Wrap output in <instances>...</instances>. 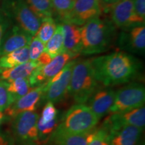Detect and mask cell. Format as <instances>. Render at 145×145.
Listing matches in <instances>:
<instances>
[{
	"instance_id": "8992f818",
	"label": "cell",
	"mask_w": 145,
	"mask_h": 145,
	"mask_svg": "<svg viewBox=\"0 0 145 145\" xmlns=\"http://www.w3.org/2000/svg\"><path fill=\"white\" fill-rule=\"evenodd\" d=\"M39 118L35 112H24L12 119L11 134L15 145H40L37 128Z\"/></svg>"
},
{
	"instance_id": "6da1fadb",
	"label": "cell",
	"mask_w": 145,
	"mask_h": 145,
	"mask_svg": "<svg viewBox=\"0 0 145 145\" xmlns=\"http://www.w3.org/2000/svg\"><path fill=\"white\" fill-rule=\"evenodd\" d=\"M91 62L97 82L104 87L130 82L137 77L141 67L137 58L124 51L93 58Z\"/></svg>"
},
{
	"instance_id": "30bf717a",
	"label": "cell",
	"mask_w": 145,
	"mask_h": 145,
	"mask_svg": "<svg viewBox=\"0 0 145 145\" xmlns=\"http://www.w3.org/2000/svg\"><path fill=\"white\" fill-rule=\"evenodd\" d=\"M111 18L114 26L124 30L144 24V20L136 14L133 0H120L112 5Z\"/></svg>"
},
{
	"instance_id": "52a82bcc",
	"label": "cell",
	"mask_w": 145,
	"mask_h": 145,
	"mask_svg": "<svg viewBox=\"0 0 145 145\" xmlns=\"http://www.w3.org/2000/svg\"><path fill=\"white\" fill-rule=\"evenodd\" d=\"M145 88L140 83H131L115 91L113 105L109 114L128 112L144 106Z\"/></svg>"
},
{
	"instance_id": "ba28073f",
	"label": "cell",
	"mask_w": 145,
	"mask_h": 145,
	"mask_svg": "<svg viewBox=\"0 0 145 145\" xmlns=\"http://www.w3.org/2000/svg\"><path fill=\"white\" fill-rule=\"evenodd\" d=\"M76 60L71 61L59 72L44 85L43 101L57 104L68 93L72 70Z\"/></svg>"
},
{
	"instance_id": "9c48e42d",
	"label": "cell",
	"mask_w": 145,
	"mask_h": 145,
	"mask_svg": "<svg viewBox=\"0 0 145 145\" xmlns=\"http://www.w3.org/2000/svg\"><path fill=\"white\" fill-rule=\"evenodd\" d=\"M74 59L67 52H62L52 59L50 63L39 66L28 78L32 88L43 86L59 72L67 63Z\"/></svg>"
},
{
	"instance_id": "1f68e13d",
	"label": "cell",
	"mask_w": 145,
	"mask_h": 145,
	"mask_svg": "<svg viewBox=\"0 0 145 145\" xmlns=\"http://www.w3.org/2000/svg\"><path fill=\"white\" fill-rule=\"evenodd\" d=\"M11 24H12V22L10 20L3 14V12L0 9V44H1L3 34L10 28Z\"/></svg>"
},
{
	"instance_id": "3957f363",
	"label": "cell",
	"mask_w": 145,
	"mask_h": 145,
	"mask_svg": "<svg viewBox=\"0 0 145 145\" xmlns=\"http://www.w3.org/2000/svg\"><path fill=\"white\" fill-rule=\"evenodd\" d=\"M99 120L86 104H77L64 114L50 140L65 136L88 133L95 129Z\"/></svg>"
},
{
	"instance_id": "d6a6232c",
	"label": "cell",
	"mask_w": 145,
	"mask_h": 145,
	"mask_svg": "<svg viewBox=\"0 0 145 145\" xmlns=\"http://www.w3.org/2000/svg\"><path fill=\"white\" fill-rule=\"evenodd\" d=\"M133 3L136 14L145 20V0H133Z\"/></svg>"
},
{
	"instance_id": "603a6c76",
	"label": "cell",
	"mask_w": 145,
	"mask_h": 145,
	"mask_svg": "<svg viewBox=\"0 0 145 145\" xmlns=\"http://www.w3.org/2000/svg\"><path fill=\"white\" fill-rule=\"evenodd\" d=\"M53 15L61 22L69 21L73 5V0H51Z\"/></svg>"
},
{
	"instance_id": "7a4b0ae2",
	"label": "cell",
	"mask_w": 145,
	"mask_h": 145,
	"mask_svg": "<svg viewBox=\"0 0 145 145\" xmlns=\"http://www.w3.org/2000/svg\"><path fill=\"white\" fill-rule=\"evenodd\" d=\"M116 38L113 23L100 17L90 20L81 27V50L83 55L99 54L108 50Z\"/></svg>"
},
{
	"instance_id": "8d00e7d4",
	"label": "cell",
	"mask_w": 145,
	"mask_h": 145,
	"mask_svg": "<svg viewBox=\"0 0 145 145\" xmlns=\"http://www.w3.org/2000/svg\"><path fill=\"white\" fill-rule=\"evenodd\" d=\"M5 120V117L4 114L3 112L0 111V127H1V124H3V122Z\"/></svg>"
},
{
	"instance_id": "f1b7e54d",
	"label": "cell",
	"mask_w": 145,
	"mask_h": 145,
	"mask_svg": "<svg viewBox=\"0 0 145 145\" xmlns=\"http://www.w3.org/2000/svg\"><path fill=\"white\" fill-rule=\"evenodd\" d=\"M28 46L30 61H37L40 55L44 51L45 44L36 36L32 38Z\"/></svg>"
},
{
	"instance_id": "ffe728a7",
	"label": "cell",
	"mask_w": 145,
	"mask_h": 145,
	"mask_svg": "<svg viewBox=\"0 0 145 145\" xmlns=\"http://www.w3.org/2000/svg\"><path fill=\"white\" fill-rule=\"evenodd\" d=\"M29 45L0 57V69H10L30 61Z\"/></svg>"
},
{
	"instance_id": "83f0119b",
	"label": "cell",
	"mask_w": 145,
	"mask_h": 145,
	"mask_svg": "<svg viewBox=\"0 0 145 145\" xmlns=\"http://www.w3.org/2000/svg\"><path fill=\"white\" fill-rule=\"evenodd\" d=\"M89 132L79 135L65 136L52 140L56 145H88V137Z\"/></svg>"
},
{
	"instance_id": "44dd1931",
	"label": "cell",
	"mask_w": 145,
	"mask_h": 145,
	"mask_svg": "<svg viewBox=\"0 0 145 145\" xmlns=\"http://www.w3.org/2000/svg\"><path fill=\"white\" fill-rule=\"evenodd\" d=\"M63 32L61 24H57V28L53 35L45 44L44 51L53 58L58 54L64 52L63 48Z\"/></svg>"
},
{
	"instance_id": "cb8c5ba5",
	"label": "cell",
	"mask_w": 145,
	"mask_h": 145,
	"mask_svg": "<svg viewBox=\"0 0 145 145\" xmlns=\"http://www.w3.org/2000/svg\"><path fill=\"white\" fill-rule=\"evenodd\" d=\"M30 9L41 20L43 18L52 17V10L51 0H25Z\"/></svg>"
},
{
	"instance_id": "484cf974",
	"label": "cell",
	"mask_w": 145,
	"mask_h": 145,
	"mask_svg": "<svg viewBox=\"0 0 145 145\" xmlns=\"http://www.w3.org/2000/svg\"><path fill=\"white\" fill-rule=\"evenodd\" d=\"M59 124V117H57L50 122H45L39 118L37 122V128L39 132V138L40 144L42 143H45L51 137L52 134Z\"/></svg>"
},
{
	"instance_id": "836d02e7",
	"label": "cell",
	"mask_w": 145,
	"mask_h": 145,
	"mask_svg": "<svg viewBox=\"0 0 145 145\" xmlns=\"http://www.w3.org/2000/svg\"><path fill=\"white\" fill-rule=\"evenodd\" d=\"M0 145H15L10 132L0 129Z\"/></svg>"
},
{
	"instance_id": "8fae6325",
	"label": "cell",
	"mask_w": 145,
	"mask_h": 145,
	"mask_svg": "<svg viewBox=\"0 0 145 145\" xmlns=\"http://www.w3.org/2000/svg\"><path fill=\"white\" fill-rule=\"evenodd\" d=\"M44 85L32 88L23 97L14 101L3 111L5 120L12 119L22 112H35L43 101Z\"/></svg>"
},
{
	"instance_id": "5bb4252c",
	"label": "cell",
	"mask_w": 145,
	"mask_h": 145,
	"mask_svg": "<svg viewBox=\"0 0 145 145\" xmlns=\"http://www.w3.org/2000/svg\"><path fill=\"white\" fill-rule=\"evenodd\" d=\"M33 36L18 25L10 26L1 40L0 44V57L23 47L28 46Z\"/></svg>"
},
{
	"instance_id": "4dcf8cb0",
	"label": "cell",
	"mask_w": 145,
	"mask_h": 145,
	"mask_svg": "<svg viewBox=\"0 0 145 145\" xmlns=\"http://www.w3.org/2000/svg\"><path fill=\"white\" fill-rule=\"evenodd\" d=\"M58 117V112L54 104L51 102H46L43 108L40 118L45 122H50Z\"/></svg>"
},
{
	"instance_id": "7402d4cb",
	"label": "cell",
	"mask_w": 145,
	"mask_h": 145,
	"mask_svg": "<svg viewBox=\"0 0 145 145\" xmlns=\"http://www.w3.org/2000/svg\"><path fill=\"white\" fill-rule=\"evenodd\" d=\"M8 83V91L13 102L28 93L32 88L28 78H21Z\"/></svg>"
},
{
	"instance_id": "277c9868",
	"label": "cell",
	"mask_w": 145,
	"mask_h": 145,
	"mask_svg": "<svg viewBox=\"0 0 145 145\" xmlns=\"http://www.w3.org/2000/svg\"><path fill=\"white\" fill-rule=\"evenodd\" d=\"M91 59L76 60L72 70L68 93L77 104H86L99 88Z\"/></svg>"
},
{
	"instance_id": "5b68a950",
	"label": "cell",
	"mask_w": 145,
	"mask_h": 145,
	"mask_svg": "<svg viewBox=\"0 0 145 145\" xmlns=\"http://www.w3.org/2000/svg\"><path fill=\"white\" fill-rule=\"evenodd\" d=\"M1 10L16 24L34 36L40 26L42 20L30 9L25 0H2Z\"/></svg>"
},
{
	"instance_id": "2e32d148",
	"label": "cell",
	"mask_w": 145,
	"mask_h": 145,
	"mask_svg": "<svg viewBox=\"0 0 145 145\" xmlns=\"http://www.w3.org/2000/svg\"><path fill=\"white\" fill-rule=\"evenodd\" d=\"M114 97L115 91L109 87L98 88L89 98L86 104L100 120L109 114L113 105Z\"/></svg>"
},
{
	"instance_id": "d4e9b609",
	"label": "cell",
	"mask_w": 145,
	"mask_h": 145,
	"mask_svg": "<svg viewBox=\"0 0 145 145\" xmlns=\"http://www.w3.org/2000/svg\"><path fill=\"white\" fill-rule=\"evenodd\" d=\"M57 28V24L52 17L43 18L40 26L34 36H36L45 44L55 32Z\"/></svg>"
},
{
	"instance_id": "7c38bea8",
	"label": "cell",
	"mask_w": 145,
	"mask_h": 145,
	"mask_svg": "<svg viewBox=\"0 0 145 145\" xmlns=\"http://www.w3.org/2000/svg\"><path fill=\"white\" fill-rule=\"evenodd\" d=\"M103 11L99 0H73V5L67 22L83 26L87 22L100 16Z\"/></svg>"
},
{
	"instance_id": "d590c367",
	"label": "cell",
	"mask_w": 145,
	"mask_h": 145,
	"mask_svg": "<svg viewBox=\"0 0 145 145\" xmlns=\"http://www.w3.org/2000/svg\"><path fill=\"white\" fill-rule=\"evenodd\" d=\"M101 2V4L102 5V8L104 5L108 6V8H110V6H112L114 4H116L117 2H118L120 0H99Z\"/></svg>"
},
{
	"instance_id": "f546056e",
	"label": "cell",
	"mask_w": 145,
	"mask_h": 145,
	"mask_svg": "<svg viewBox=\"0 0 145 145\" xmlns=\"http://www.w3.org/2000/svg\"><path fill=\"white\" fill-rule=\"evenodd\" d=\"M8 83L0 79V111L3 112L13 103L8 91Z\"/></svg>"
},
{
	"instance_id": "4fadbf2b",
	"label": "cell",
	"mask_w": 145,
	"mask_h": 145,
	"mask_svg": "<svg viewBox=\"0 0 145 145\" xmlns=\"http://www.w3.org/2000/svg\"><path fill=\"white\" fill-rule=\"evenodd\" d=\"M103 126L107 128L132 126L144 130L145 126L144 106L128 112L110 114V116L104 120Z\"/></svg>"
},
{
	"instance_id": "d6986e66",
	"label": "cell",
	"mask_w": 145,
	"mask_h": 145,
	"mask_svg": "<svg viewBox=\"0 0 145 145\" xmlns=\"http://www.w3.org/2000/svg\"><path fill=\"white\" fill-rule=\"evenodd\" d=\"M39 66L40 65L37 61L30 60L13 68L0 69V79L10 82L21 78H29Z\"/></svg>"
},
{
	"instance_id": "4316f807",
	"label": "cell",
	"mask_w": 145,
	"mask_h": 145,
	"mask_svg": "<svg viewBox=\"0 0 145 145\" xmlns=\"http://www.w3.org/2000/svg\"><path fill=\"white\" fill-rule=\"evenodd\" d=\"M88 145H110L108 130L102 126L97 129H93L89 133Z\"/></svg>"
},
{
	"instance_id": "ac0fdd59",
	"label": "cell",
	"mask_w": 145,
	"mask_h": 145,
	"mask_svg": "<svg viewBox=\"0 0 145 145\" xmlns=\"http://www.w3.org/2000/svg\"><path fill=\"white\" fill-rule=\"evenodd\" d=\"M122 44L130 52L142 55L145 50V27L138 25L130 29L128 34L122 36Z\"/></svg>"
},
{
	"instance_id": "e575fe53",
	"label": "cell",
	"mask_w": 145,
	"mask_h": 145,
	"mask_svg": "<svg viewBox=\"0 0 145 145\" xmlns=\"http://www.w3.org/2000/svg\"><path fill=\"white\" fill-rule=\"evenodd\" d=\"M52 59V58L50 57L49 54L47 53L46 51H44L40 55V57L36 61L39 63L40 66H42V65H45L48 64V63H50Z\"/></svg>"
},
{
	"instance_id": "e0dca14e",
	"label": "cell",
	"mask_w": 145,
	"mask_h": 145,
	"mask_svg": "<svg viewBox=\"0 0 145 145\" xmlns=\"http://www.w3.org/2000/svg\"><path fill=\"white\" fill-rule=\"evenodd\" d=\"M63 32V48L73 58L81 54V27L71 22H61Z\"/></svg>"
},
{
	"instance_id": "9a60e30c",
	"label": "cell",
	"mask_w": 145,
	"mask_h": 145,
	"mask_svg": "<svg viewBox=\"0 0 145 145\" xmlns=\"http://www.w3.org/2000/svg\"><path fill=\"white\" fill-rule=\"evenodd\" d=\"M106 128L108 130L110 145H140L142 142L144 130L140 128L132 126Z\"/></svg>"
}]
</instances>
